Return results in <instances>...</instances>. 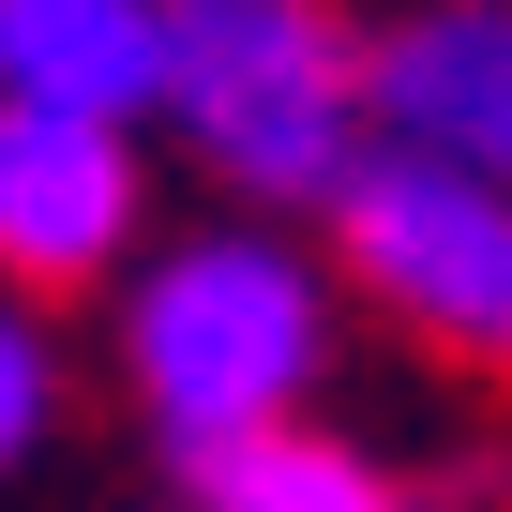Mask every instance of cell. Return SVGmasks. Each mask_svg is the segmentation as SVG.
Wrapping results in <instances>:
<instances>
[{
	"label": "cell",
	"mask_w": 512,
	"mask_h": 512,
	"mask_svg": "<svg viewBox=\"0 0 512 512\" xmlns=\"http://www.w3.org/2000/svg\"><path fill=\"white\" fill-rule=\"evenodd\" d=\"M151 121H181L196 166L256 211H332V181L377 136L362 46L317 0H166V106Z\"/></svg>",
	"instance_id": "cell-2"
},
{
	"label": "cell",
	"mask_w": 512,
	"mask_h": 512,
	"mask_svg": "<svg viewBox=\"0 0 512 512\" xmlns=\"http://www.w3.org/2000/svg\"><path fill=\"white\" fill-rule=\"evenodd\" d=\"M0 91L151 121L166 106V0H0Z\"/></svg>",
	"instance_id": "cell-6"
},
{
	"label": "cell",
	"mask_w": 512,
	"mask_h": 512,
	"mask_svg": "<svg viewBox=\"0 0 512 512\" xmlns=\"http://www.w3.org/2000/svg\"><path fill=\"white\" fill-rule=\"evenodd\" d=\"M317 377H332V287L272 226H196L121 287V392L181 467L302 422Z\"/></svg>",
	"instance_id": "cell-1"
},
{
	"label": "cell",
	"mask_w": 512,
	"mask_h": 512,
	"mask_svg": "<svg viewBox=\"0 0 512 512\" xmlns=\"http://www.w3.org/2000/svg\"><path fill=\"white\" fill-rule=\"evenodd\" d=\"M46 422H61V347H46L31 287H0V482L46 452Z\"/></svg>",
	"instance_id": "cell-8"
},
{
	"label": "cell",
	"mask_w": 512,
	"mask_h": 512,
	"mask_svg": "<svg viewBox=\"0 0 512 512\" xmlns=\"http://www.w3.org/2000/svg\"><path fill=\"white\" fill-rule=\"evenodd\" d=\"M332 256L407 347L512 377V181L407 151V136H362V166L332 181Z\"/></svg>",
	"instance_id": "cell-3"
},
{
	"label": "cell",
	"mask_w": 512,
	"mask_h": 512,
	"mask_svg": "<svg viewBox=\"0 0 512 512\" xmlns=\"http://www.w3.org/2000/svg\"><path fill=\"white\" fill-rule=\"evenodd\" d=\"M196 512H407V482L377 452H347V437L272 422V437H241V452L196 467Z\"/></svg>",
	"instance_id": "cell-7"
},
{
	"label": "cell",
	"mask_w": 512,
	"mask_h": 512,
	"mask_svg": "<svg viewBox=\"0 0 512 512\" xmlns=\"http://www.w3.org/2000/svg\"><path fill=\"white\" fill-rule=\"evenodd\" d=\"M136 226H151L136 121L0 91V287H91L136 256Z\"/></svg>",
	"instance_id": "cell-4"
},
{
	"label": "cell",
	"mask_w": 512,
	"mask_h": 512,
	"mask_svg": "<svg viewBox=\"0 0 512 512\" xmlns=\"http://www.w3.org/2000/svg\"><path fill=\"white\" fill-rule=\"evenodd\" d=\"M362 106H377V136L512 181V0H422V16H392L362 46Z\"/></svg>",
	"instance_id": "cell-5"
}]
</instances>
